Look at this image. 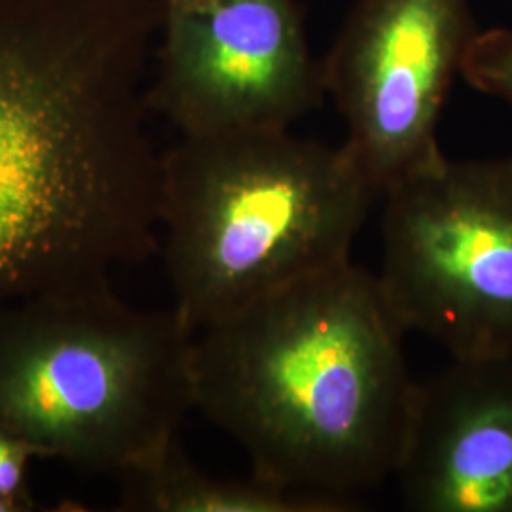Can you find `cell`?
Returning <instances> with one entry per match:
<instances>
[{"label":"cell","mask_w":512,"mask_h":512,"mask_svg":"<svg viewBox=\"0 0 512 512\" xmlns=\"http://www.w3.org/2000/svg\"><path fill=\"white\" fill-rule=\"evenodd\" d=\"M404 334L378 277L349 260L198 332L194 408L238 442L253 475L357 499L403 452L418 389Z\"/></svg>","instance_id":"obj_2"},{"label":"cell","mask_w":512,"mask_h":512,"mask_svg":"<svg viewBox=\"0 0 512 512\" xmlns=\"http://www.w3.org/2000/svg\"><path fill=\"white\" fill-rule=\"evenodd\" d=\"M120 478L118 511L126 512H353L357 499L306 494L251 473L219 478L200 469L173 440L145 465Z\"/></svg>","instance_id":"obj_9"},{"label":"cell","mask_w":512,"mask_h":512,"mask_svg":"<svg viewBox=\"0 0 512 512\" xmlns=\"http://www.w3.org/2000/svg\"><path fill=\"white\" fill-rule=\"evenodd\" d=\"M469 0H357L321 61L342 143L380 196L437 164L439 124L471 40Z\"/></svg>","instance_id":"obj_6"},{"label":"cell","mask_w":512,"mask_h":512,"mask_svg":"<svg viewBox=\"0 0 512 512\" xmlns=\"http://www.w3.org/2000/svg\"><path fill=\"white\" fill-rule=\"evenodd\" d=\"M0 512H19L12 503H8V501H4V499H0Z\"/></svg>","instance_id":"obj_12"},{"label":"cell","mask_w":512,"mask_h":512,"mask_svg":"<svg viewBox=\"0 0 512 512\" xmlns=\"http://www.w3.org/2000/svg\"><path fill=\"white\" fill-rule=\"evenodd\" d=\"M325 97L296 0L164 4L147 103L181 135L291 129Z\"/></svg>","instance_id":"obj_7"},{"label":"cell","mask_w":512,"mask_h":512,"mask_svg":"<svg viewBox=\"0 0 512 512\" xmlns=\"http://www.w3.org/2000/svg\"><path fill=\"white\" fill-rule=\"evenodd\" d=\"M376 196L344 145L291 129L181 135L160 192L173 308L198 334L346 264Z\"/></svg>","instance_id":"obj_3"},{"label":"cell","mask_w":512,"mask_h":512,"mask_svg":"<svg viewBox=\"0 0 512 512\" xmlns=\"http://www.w3.org/2000/svg\"><path fill=\"white\" fill-rule=\"evenodd\" d=\"M393 478L408 511L512 512V355L418 384Z\"/></svg>","instance_id":"obj_8"},{"label":"cell","mask_w":512,"mask_h":512,"mask_svg":"<svg viewBox=\"0 0 512 512\" xmlns=\"http://www.w3.org/2000/svg\"><path fill=\"white\" fill-rule=\"evenodd\" d=\"M33 459H42L35 446L0 427V499L12 503L19 512L35 509V499L27 486Z\"/></svg>","instance_id":"obj_11"},{"label":"cell","mask_w":512,"mask_h":512,"mask_svg":"<svg viewBox=\"0 0 512 512\" xmlns=\"http://www.w3.org/2000/svg\"><path fill=\"white\" fill-rule=\"evenodd\" d=\"M385 300L452 359L512 355V152L431 167L387 188Z\"/></svg>","instance_id":"obj_5"},{"label":"cell","mask_w":512,"mask_h":512,"mask_svg":"<svg viewBox=\"0 0 512 512\" xmlns=\"http://www.w3.org/2000/svg\"><path fill=\"white\" fill-rule=\"evenodd\" d=\"M196 332L112 285L0 308V427L90 475L122 476L179 437Z\"/></svg>","instance_id":"obj_4"},{"label":"cell","mask_w":512,"mask_h":512,"mask_svg":"<svg viewBox=\"0 0 512 512\" xmlns=\"http://www.w3.org/2000/svg\"><path fill=\"white\" fill-rule=\"evenodd\" d=\"M177 2H188V0H164V4H177Z\"/></svg>","instance_id":"obj_13"},{"label":"cell","mask_w":512,"mask_h":512,"mask_svg":"<svg viewBox=\"0 0 512 512\" xmlns=\"http://www.w3.org/2000/svg\"><path fill=\"white\" fill-rule=\"evenodd\" d=\"M463 80L512 107V27L476 31L461 65Z\"/></svg>","instance_id":"obj_10"},{"label":"cell","mask_w":512,"mask_h":512,"mask_svg":"<svg viewBox=\"0 0 512 512\" xmlns=\"http://www.w3.org/2000/svg\"><path fill=\"white\" fill-rule=\"evenodd\" d=\"M162 21L164 0H0V308L160 251Z\"/></svg>","instance_id":"obj_1"}]
</instances>
